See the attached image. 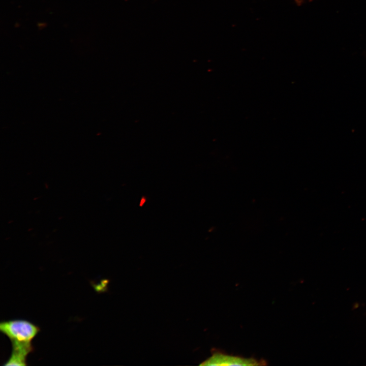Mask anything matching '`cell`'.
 Instances as JSON below:
<instances>
[{"label":"cell","mask_w":366,"mask_h":366,"mask_svg":"<svg viewBox=\"0 0 366 366\" xmlns=\"http://www.w3.org/2000/svg\"><path fill=\"white\" fill-rule=\"evenodd\" d=\"M0 330L11 342L32 343L40 328L29 321L19 319L1 322Z\"/></svg>","instance_id":"obj_1"},{"label":"cell","mask_w":366,"mask_h":366,"mask_svg":"<svg viewBox=\"0 0 366 366\" xmlns=\"http://www.w3.org/2000/svg\"><path fill=\"white\" fill-rule=\"evenodd\" d=\"M263 360H257L253 358H243L230 355L220 351H215L212 355L200 365H265Z\"/></svg>","instance_id":"obj_2"},{"label":"cell","mask_w":366,"mask_h":366,"mask_svg":"<svg viewBox=\"0 0 366 366\" xmlns=\"http://www.w3.org/2000/svg\"><path fill=\"white\" fill-rule=\"evenodd\" d=\"M12 350L9 359L4 365H26L28 354L33 351L32 343L11 342Z\"/></svg>","instance_id":"obj_3"},{"label":"cell","mask_w":366,"mask_h":366,"mask_svg":"<svg viewBox=\"0 0 366 366\" xmlns=\"http://www.w3.org/2000/svg\"><path fill=\"white\" fill-rule=\"evenodd\" d=\"M303 1V0H295L297 4H298V5H301V3H302Z\"/></svg>","instance_id":"obj_4"}]
</instances>
